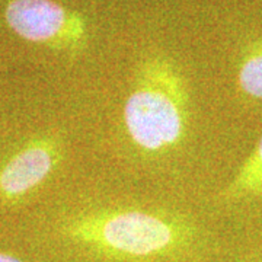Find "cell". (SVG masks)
Here are the masks:
<instances>
[{
    "instance_id": "obj_2",
    "label": "cell",
    "mask_w": 262,
    "mask_h": 262,
    "mask_svg": "<svg viewBox=\"0 0 262 262\" xmlns=\"http://www.w3.org/2000/svg\"><path fill=\"white\" fill-rule=\"evenodd\" d=\"M189 120V91L178 63L162 51L141 57L122 111L134 150L146 158L172 153L185 140Z\"/></svg>"
},
{
    "instance_id": "obj_3",
    "label": "cell",
    "mask_w": 262,
    "mask_h": 262,
    "mask_svg": "<svg viewBox=\"0 0 262 262\" xmlns=\"http://www.w3.org/2000/svg\"><path fill=\"white\" fill-rule=\"evenodd\" d=\"M67 159V141L53 127L0 136V213L31 204L56 179Z\"/></svg>"
},
{
    "instance_id": "obj_4",
    "label": "cell",
    "mask_w": 262,
    "mask_h": 262,
    "mask_svg": "<svg viewBox=\"0 0 262 262\" xmlns=\"http://www.w3.org/2000/svg\"><path fill=\"white\" fill-rule=\"evenodd\" d=\"M2 16L12 34L34 46L69 51L86 42L83 16L56 0H6Z\"/></svg>"
},
{
    "instance_id": "obj_1",
    "label": "cell",
    "mask_w": 262,
    "mask_h": 262,
    "mask_svg": "<svg viewBox=\"0 0 262 262\" xmlns=\"http://www.w3.org/2000/svg\"><path fill=\"white\" fill-rule=\"evenodd\" d=\"M32 236L64 262H192L208 248L194 215L125 200L50 207L32 220Z\"/></svg>"
},
{
    "instance_id": "obj_7",
    "label": "cell",
    "mask_w": 262,
    "mask_h": 262,
    "mask_svg": "<svg viewBox=\"0 0 262 262\" xmlns=\"http://www.w3.org/2000/svg\"><path fill=\"white\" fill-rule=\"evenodd\" d=\"M0 262H25V261H22L20 258H16V256H13V255H10V253L2 252V251H0Z\"/></svg>"
},
{
    "instance_id": "obj_5",
    "label": "cell",
    "mask_w": 262,
    "mask_h": 262,
    "mask_svg": "<svg viewBox=\"0 0 262 262\" xmlns=\"http://www.w3.org/2000/svg\"><path fill=\"white\" fill-rule=\"evenodd\" d=\"M256 200H262V137L219 196V201L227 206Z\"/></svg>"
},
{
    "instance_id": "obj_6",
    "label": "cell",
    "mask_w": 262,
    "mask_h": 262,
    "mask_svg": "<svg viewBox=\"0 0 262 262\" xmlns=\"http://www.w3.org/2000/svg\"><path fill=\"white\" fill-rule=\"evenodd\" d=\"M236 80L239 91L253 101H262V38L241 50Z\"/></svg>"
}]
</instances>
